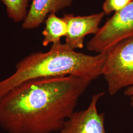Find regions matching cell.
I'll list each match as a JSON object with an SVG mask.
<instances>
[{
  "label": "cell",
  "mask_w": 133,
  "mask_h": 133,
  "mask_svg": "<svg viewBox=\"0 0 133 133\" xmlns=\"http://www.w3.org/2000/svg\"><path fill=\"white\" fill-rule=\"evenodd\" d=\"M130 1H131H131H133V0H130Z\"/></svg>",
  "instance_id": "12"
},
{
  "label": "cell",
  "mask_w": 133,
  "mask_h": 133,
  "mask_svg": "<svg viewBox=\"0 0 133 133\" xmlns=\"http://www.w3.org/2000/svg\"><path fill=\"white\" fill-rule=\"evenodd\" d=\"M124 95L129 97L130 104L133 108V85L126 88L124 92Z\"/></svg>",
  "instance_id": "11"
},
{
  "label": "cell",
  "mask_w": 133,
  "mask_h": 133,
  "mask_svg": "<svg viewBox=\"0 0 133 133\" xmlns=\"http://www.w3.org/2000/svg\"><path fill=\"white\" fill-rule=\"evenodd\" d=\"M74 0H32L22 27L25 30L38 27L48 15L71 6Z\"/></svg>",
  "instance_id": "7"
},
{
  "label": "cell",
  "mask_w": 133,
  "mask_h": 133,
  "mask_svg": "<svg viewBox=\"0 0 133 133\" xmlns=\"http://www.w3.org/2000/svg\"><path fill=\"white\" fill-rule=\"evenodd\" d=\"M133 37V0L123 9L115 12L87 43L91 51L105 53L114 45Z\"/></svg>",
  "instance_id": "4"
},
{
  "label": "cell",
  "mask_w": 133,
  "mask_h": 133,
  "mask_svg": "<svg viewBox=\"0 0 133 133\" xmlns=\"http://www.w3.org/2000/svg\"><path fill=\"white\" fill-rule=\"evenodd\" d=\"M105 15L103 11L83 16L65 14L63 18L68 27L65 43L75 50L82 49L84 47L86 36L89 34L95 35L98 32L99 25Z\"/></svg>",
  "instance_id": "6"
},
{
  "label": "cell",
  "mask_w": 133,
  "mask_h": 133,
  "mask_svg": "<svg viewBox=\"0 0 133 133\" xmlns=\"http://www.w3.org/2000/svg\"><path fill=\"white\" fill-rule=\"evenodd\" d=\"M5 5L8 17L14 22H23L28 12L29 0H0Z\"/></svg>",
  "instance_id": "9"
},
{
  "label": "cell",
  "mask_w": 133,
  "mask_h": 133,
  "mask_svg": "<svg viewBox=\"0 0 133 133\" xmlns=\"http://www.w3.org/2000/svg\"><path fill=\"white\" fill-rule=\"evenodd\" d=\"M45 26L43 30L42 44L46 46L61 42V38L66 37L68 31L67 25L63 18L57 17L55 14L48 15L45 20Z\"/></svg>",
  "instance_id": "8"
},
{
  "label": "cell",
  "mask_w": 133,
  "mask_h": 133,
  "mask_svg": "<svg viewBox=\"0 0 133 133\" xmlns=\"http://www.w3.org/2000/svg\"><path fill=\"white\" fill-rule=\"evenodd\" d=\"M102 75L110 96L133 85V37L120 42L108 50Z\"/></svg>",
  "instance_id": "3"
},
{
  "label": "cell",
  "mask_w": 133,
  "mask_h": 133,
  "mask_svg": "<svg viewBox=\"0 0 133 133\" xmlns=\"http://www.w3.org/2000/svg\"><path fill=\"white\" fill-rule=\"evenodd\" d=\"M106 53L78 52L66 43L52 44L45 52L31 53L18 62L14 72L0 81V98L16 86L34 79L73 76L92 81L102 75Z\"/></svg>",
  "instance_id": "2"
},
{
  "label": "cell",
  "mask_w": 133,
  "mask_h": 133,
  "mask_svg": "<svg viewBox=\"0 0 133 133\" xmlns=\"http://www.w3.org/2000/svg\"><path fill=\"white\" fill-rule=\"evenodd\" d=\"M104 94V92H101L93 95L88 108L75 111L66 121L59 133H107L105 114L99 113L97 109V103Z\"/></svg>",
  "instance_id": "5"
},
{
  "label": "cell",
  "mask_w": 133,
  "mask_h": 133,
  "mask_svg": "<svg viewBox=\"0 0 133 133\" xmlns=\"http://www.w3.org/2000/svg\"><path fill=\"white\" fill-rule=\"evenodd\" d=\"M131 2L130 0H105L103 5V10L105 14L117 12L123 9Z\"/></svg>",
  "instance_id": "10"
},
{
  "label": "cell",
  "mask_w": 133,
  "mask_h": 133,
  "mask_svg": "<svg viewBox=\"0 0 133 133\" xmlns=\"http://www.w3.org/2000/svg\"><path fill=\"white\" fill-rule=\"evenodd\" d=\"M91 82L73 76L24 82L0 98V127L8 133L60 131Z\"/></svg>",
  "instance_id": "1"
}]
</instances>
